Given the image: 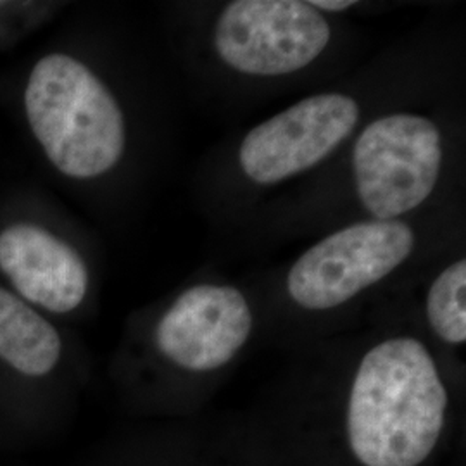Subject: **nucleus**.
<instances>
[{"mask_svg":"<svg viewBox=\"0 0 466 466\" xmlns=\"http://www.w3.org/2000/svg\"><path fill=\"white\" fill-rule=\"evenodd\" d=\"M442 157V135L429 117L398 113L371 121L352 150L361 204L380 221L417 209L437 185Z\"/></svg>","mask_w":466,"mask_h":466,"instance_id":"obj_4","label":"nucleus"},{"mask_svg":"<svg viewBox=\"0 0 466 466\" xmlns=\"http://www.w3.org/2000/svg\"><path fill=\"white\" fill-rule=\"evenodd\" d=\"M330 36V25L309 2L235 0L218 17L215 47L235 71L282 76L309 66Z\"/></svg>","mask_w":466,"mask_h":466,"instance_id":"obj_6","label":"nucleus"},{"mask_svg":"<svg viewBox=\"0 0 466 466\" xmlns=\"http://www.w3.org/2000/svg\"><path fill=\"white\" fill-rule=\"evenodd\" d=\"M415 248L410 225L365 221L325 237L306 250L290 268V299L309 311L342 306L400 267Z\"/></svg>","mask_w":466,"mask_h":466,"instance_id":"obj_5","label":"nucleus"},{"mask_svg":"<svg viewBox=\"0 0 466 466\" xmlns=\"http://www.w3.org/2000/svg\"><path fill=\"white\" fill-rule=\"evenodd\" d=\"M450 394L418 339L392 337L360 361L346 406V441L360 466H421L448 423Z\"/></svg>","mask_w":466,"mask_h":466,"instance_id":"obj_1","label":"nucleus"},{"mask_svg":"<svg viewBox=\"0 0 466 466\" xmlns=\"http://www.w3.org/2000/svg\"><path fill=\"white\" fill-rule=\"evenodd\" d=\"M65 356L56 323L0 285V451L30 450L59 431L52 387Z\"/></svg>","mask_w":466,"mask_h":466,"instance_id":"obj_3","label":"nucleus"},{"mask_svg":"<svg viewBox=\"0 0 466 466\" xmlns=\"http://www.w3.org/2000/svg\"><path fill=\"white\" fill-rule=\"evenodd\" d=\"M23 106L36 144L65 177L92 180L119 163L127 147L123 111L80 59L63 52L38 59Z\"/></svg>","mask_w":466,"mask_h":466,"instance_id":"obj_2","label":"nucleus"},{"mask_svg":"<svg viewBox=\"0 0 466 466\" xmlns=\"http://www.w3.org/2000/svg\"><path fill=\"white\" fill-rule=\"evenodd\" d=\"M318 13L319 11H330V13H339V11H346L354 5V2L350 0H315L309 2Z\"/></svg>","mask_w":466,"mask_h":466,"instance_id":"obj_11","label":"nucleus"},{"mask_svg":"<svg viewBox=\"0 0 466 466\" xmlns=\"http://www.w3.org/2000/svg\"><path fill=\"white\" fill-rule=\"evenodd\" d=\"M466 261L441 271L427 294V318L433 332L448 344L466 340Z\"/></svg>","mask_w":466,"mask_h":466,"instance_id":"obj_10","label":"nucleus"},{"mask_svg":"<svg viewBox=\"0 0 466 466\" xmlns=\"http://www.w3.org/2000/svg\"><path fill=\"white\" fill-rule=\"evenodd\" d=\"M246 296L230 285L190 287L169 304L152 330L157 354L190 373H209L232 361L252 332Z\"/></svg>","mask_w":466,"mask_h":466,"instance_id":"obj_8","label":"nucleus"},{"mask_svg":"<svg viewBox=\"0 0 466 466\" xmlns=\"http://www.w3.org/2000/svg\"><path fill=\"white\" fill-rule=\"evenodd\" d=\"M0 273L17 298L47 317L76 311L90 285L82 254L65 238L28 221L0 230Z\"/></svg>","mask_w":466,"mask_h":466,"instance_id":"obj_9","label":"nucleus"},{"mask_svg":"<svg viewBox=\"0 0 466 466\" xmlns=\"http://www.w3.org/2000/svg\"><path fill=\"white\" fill-rule=\"evenodd\" d=\"M358 102L344 94H318L252 128L238 150L246 177L279 184L330 156L356 128Z\"/></svg>","mask_w":466,"mask_h":466,"instance_id":"obj_7","label":"nucleus"}]
</instances>
